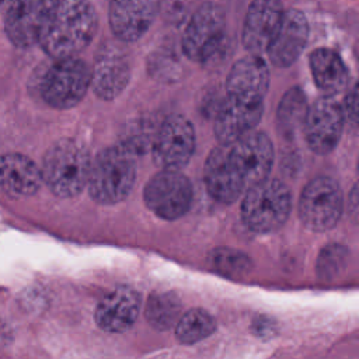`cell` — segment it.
Listing matches in <instances>:
<instances>
[{
    "instance_id": "1",
    "label": "cell",
    "mask_w": 359,
    "mask_h": 359,
    "mask_svg": "<svg viewBox=\"0 0 359 359\" xmlns=\"http://www.w3.org/2000/svg\"><path fill=\"white\" fill-rule=\"evenodd\" d=\"M98 15L88 0H62L39 42L55 60L74 57L95 36Z\"/></svg>"
},
{
    "instance_id": "2",
    "label": "cell",
    "mask_w": 359,
    "mask_h": 359,
    "mask_svg": "<svg viewBox=\"0 0 359 359\" xmlns=\"http://www.w3.org/2000/svg\"><path fill=\"white\" fill-rule=\"evenodd\" d=\"M136 154L119 143L104 149L90 165L88 192L102 205L123 201L136 181Z\"/></svg>"
},
{
    "instance_id": "3",
    "label": "cell",
    "mask_w": 359,
    "mask_h": 359,
    "mask_svg": "<svg viewBox=\"0 0 359 359\" xmlns=\"http://www.w3.org/2000/svg\"><path fill=\"white\" fill-rule=\"evenodd\" d=\"M91 160L87 150L73 139L53 143L43 157L42 181L60 198H72L87 185Z\"/></svg>"
},
{
    "instance_id": "4",
    "label": "cell",
    "mask_w": 359,
    "mask_h": 359,
    "mask_svg": "<svg viewBox=\"0 0 359 359\" xmlns=\"http://www.w3.org/2000/svg\"><path fill=\"white\" fill-rule=\"evenodd\" d=\"M290 208L289 188L279 180L266 178L247 188L241 202V217L250 230L271 233L287 220Z\"/></svg>"
},
{
    "instance_id": "5",
    "label": "cell",
    "mask_w": 359,
    "mask_h": 359,
    "mask_svg": "<svg viewBox=\"0 0 359 359\" xmlns=\"http://www.w3.org/2000/svg\"><path fill=\"white\" fill-rule=\"evenodd\" d=\"M90 83L91 70L84 60L77 56L59 59L43 74L41 95L48 105L67 109L83 100Z\"/></svg>"
},
{
    "instance_id": "6",
    "label": "cell",
    "mask_w": 359,
    "mask_h": 359,
    "mask_svg": "<svg viewBox=\"0 0 359 359\" xmlns=\"http://www.w3.org/2000/svg\"><path fill=\"white\" fill-rule=\"evenodd\" d=\"M344 210V195L339 184L330 177L311 180L302 191L299 216L303 224L313 231L332 229Z\"/></svg>"
},
{
    "instance_id": "7",
    "label": "cell",
    "mask_w": 359,
    "mask_h": 359,
    "mask_svg": "<svg viewBox=\"0 0 359 359\" xmlns=\"http://www.w3.org/2000/svg\"><path fill=\"white\" fill-rule=\"evenodd\" d=\"M59 0H10L4 28L8 39L20 48L39 43L56 13Z\"/></svg>"
},
{
    "instance_id": "8",
    "label": "cell",
    "mask_w": 359,
    "mask_h": 359,
    "mask_svg": "<svg viewBox=\"0 0 359 359\" xmlns=\"http://www.w3.org/2000/svg\"><path fill=\"white\" fill-rule=\"evenodd\" d=\"M226 18L222 7L203 3L191 15L184 35L182 52L194 62L205 63L220 49L224 38Z\"/></svg>"
},
{
    "instance_id": "9",
    "label": "cell",
    "mask_w": 359,
    "mask_h": 359,
    "mask_svg": "<svg viewBox=\"0 0 359 359\" xmlns=\"http://www.w3.org/2000/svg\"><path fill=\"white\" fill-rule=\"evenodd\" d=\"M146 206L164 220H175L191 208L192 185L180 171L161 170L144 187Z\"/></svg>"
},
{
    "instance_id": "10",
    "label": "cell",
    "mask_w": 359,
    "mask_h": 359,
    "mask_svg": "<svg viewBox=\"0 0 359 359\" xmlns=\"http://www.w3.org/2000/svg\"><path fill=\"white\" fill-rule=\"evenodd\" d=\"M194 150L195 130L185 116H168L154 133L151 153L161 170L180 171L187 165Z\"/></svg>"
},
{
    "instance_id": "11",
    "label": "cell",
    "mask_w": 359,
    "mask_h": 359,
    "mask_svg": "<svg viewBox=\"0 0 359 359\" xmlns=\"http://www.w3.org/2000/svg\"><path fill=\"white\" fill-rule=\"evenodd\" d=\"M91 70V88L101 100L116 98L128 86L130 79V63L128 53L115 42L100 45Z\"/></svg>"
},
{
    "instance_id": "12",
    "label": "cell",
    "mask_w": 359,
    "mask_h": 359,
    "mask_svg": "<svg viewBox=\"0 0 359 359\" xmlns=\"http://www.w3.org/2000/svg\"><path fill=\"white\" fill-rule=\"evenodd\" d=\"M345 118L341 105L330 97L318 98L309 107L303 130L309 147L317 154L331 153L342 135Z\"/></svg>"
},
{
    "instance_id": "13",
    "label": "cell",
    "mask_w": 359,
    "mask_h": 359,
    "mask_svg": "<svg viewBox=\"0 0 359 359\" xmlns=\"http://www.w3.org/2000/svg\"><path fill=\"white\" fill-rule=\"evenodd\" d=\"M230 156L245 189L266 180L273 164V144L271 139L258 130H252L229 144Z\"/></svg>"
},
{
    "instance_id": "14",
    "label": "cell",
    "mask_w": 359,
    "mask_h": 359,
    "mask_svg": "<svg viewBox=\"0 0 359 359\" xmlns=\"http://www.w3.org/2000/svg\"><path fill=\"white\" fill-rule=\"evenodd\" d=\"M161 0H111L109 27L122 42L142 38L154 22Z\"/></svg>"
},
{
    "instance_id": "15",
    "label": "cell",
    "mask_w": 359,
    "mask_h": 359,
    "mask_svg": "<svg viewBox=\"0 0 359 359\" xmlns=\"http://www.w3.org/2000/svg\"><path fill=\"white\" fill-rule=\"evenodd\" d=\"M280 0H252L243 27V45L250 55L266 52L283 17Z\"/></svg>"
},
{
    "instance_id": "16",
    "label": "cell",
    "mask_w": 359,
    "mask_h": 359,
    "mask_svg": "<svg viewBox=\"0 0 359 359\" xmlns=\"http://www.w3.org/2000/svg\"><path fill=\"white\" fill-rule=\"evenodd\" d=\"M264 102L226 97L215 116V135L219 144H231L252 132L261 121Z\"/></svg>"
},
{
    "instance_id": "17",
    "label": "cell",
    "mask_w": 359,
    "mask_h": 359,
    "mask_svg": "<svg viewBox=\"0 0 359 359\" xmlns=\"http://www.w3.org/2000/svg\"><path fill=\"white\" fill-rule=\"evenodd\" d=\"M203 180L209 195L220 203H231L245 191V184L231 160L229 144H217L212 149L203 167Z\"/></svg>"
},
{
    "instance_id": "18",
    "label": "cell",
    "mask_w": 359,
    "mask_h": 359,
    "mask_svg": "<svg viewBox=\"0 0 359 359\" xmlns=\"http://www.w3.org/2000/svg\"><path fill=\"white\" fill-rule=\"evenodd\" d=\"M309 39V22L299 10H286L279 28L266 49L271 63L276 67H287L296 62Z\"/></svg>"
},
{
    "instance_id": "19",
    "label": "cell",
    "mask_w": 359,
    "mask_h": 359,
    "mask_svg": "<svg viewBox=\"0 0 359 359\" xmlns=\"http://www.w3.org/2000/svg\"><path fill=\"white\" fill-rule=\"evenodd\" d=\"M268 86V66L264 59L257 55H250L237 60L230 69L226 80L227 97L247 101L264 102Z\"/></svg>"
},
{
    "instance_id": "20",
    "label": "cell",
    "mask_w": 359,
    "mask_h": 359,
    "mask_svg": "<svg viewBox=\"0 0 359 359\" xmlns=\"http://www.w3.org/2000/svg\"><path fill=\"white\" fill-rule=\"evenodd\" d=\"M140 294L128 286L107 293L95 309V323L107 332H123L132 327L139 310Z\"/></svg>"
},
{
    "instance_id": "21",
    "label": "cell",
    "mask_w": 359,
    "mask_h": 359,
    "mask_svg": "<svg viewBox=\"0 0 359 359\" xmlns=\"http://www.w3.org/2000/svg\"><path fill=\"white\" fill-rule=\"evenodd\" d=\"M42 184L39 167L27 156L8 153L0 156V189L11 196H29Z\"/></svg>"
},
{
    "instance_id": "22",
    "label": "cell",
    "mask_w": 359,
    "mask_h": 359,
    "mask_svg": "<svg viewBox=\"0 0 359 359\" xmlns=\"http://www.w3.org/2000/svg\"><path fill=\"white\" fill-rule=\"evenodd\" d=\"M310 69L316 86L324 97L332 98L348 86V69L341 56L332 49H316L310 55Z\"/></svg>"
},
{
    "instance_id": "23",
    "label": "cell",
    "mask_w": 359,
    "mask_h": 359,
    "mask_svg": "<svg viewBox=\"0 0 359 359\" xmlns=\"http://www.w3.org/2000/svg\"><path fill=\"white\" fill-rule=\"evenodd\" d=\"M309 111V104L304 93L299 87L287 90L278 107L276 126L285 139H293L303 123Z\"/></svg>"
},
{
    "instance_id": "24",
    "label": "cell",
    "mask_w": 359,
    "mask_h": 359,
    "mask_svg": "<svg viewBox=\"0 0 359 359\" xmlns=\"http://www.w3.org/2000/svg\"><path fill=\"white\" fill-rule=\"evenodd\" d=\"M181 314V300L171 292L153 293L146 303V318L153 328L160 331L175 327Z\"/></svg>"
},
{
    "instance_id": "25",
    "label": "cell",
    "mask_w": 359,
    "mask_h": 359,
    "mask_svg": "<svg viewBox=\"0 0 359 359\" xmlns=\"http://www.w3.org/2000/svg\"><path fill=\"white\" fill-rule=\"evenodd\" d=\"M216 328L215 318L203 309H191L182 313L175 324L177 339L182 344H194L209 337Z\"/></svg>"
},
{
    "instance_id": "26",
    "label": "cell",
    "mask_w": 359,
    "mask_h": 359,
    "mask_svg": "<svg viewBox=\"0 0 359 359\" xmlns=\"http://www.w3.org/2000/svg\"><path fill=\"white\" fill-rule=\"evenodd\" d=\"M210 261L219 271L224 273L236 275L241 271H245L248 264V257L231 248H217L212 252Z\"/></svg>"
},
{
    "instance_id": "27",
    "label": "cell",
    "mask_w": 359,
    "mask_h": 359,
    "mask_svg": "<svg viewBox=\"0 0 359 359\" xmlns=\"http://www.w3.org/2000/svg\"><path fill=\"white\" fill-rule=\"evenodd\" d=\"M345 122L352 123L353 126L356 125L358 121V94H356V87L352 88V91L348 94V97L344 101V105H341Z\"/></svg>"
},
{
    "instance_id": "28",
    "label": "cell",
    "mask_w": 359,
    "mask_h": 359,
    "mask_svg": "<svg viewBox=\"0 0 359 359\" xmlns=\"http://www.w3.org/2000/svg\"><path fill=\"white\" fill-rule=\"evenodd\" d=\"M6 1H7V0H0V6H1L3 3H6Z\"/></svg>"
}]
</instances>
